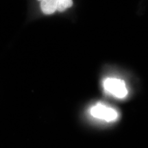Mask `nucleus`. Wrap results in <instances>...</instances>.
Segmentation results:
<instances>
[{"label": "nucleus", "instance_id": "1", "mask_svg": "<svg viewBox=\"0 0 148 148\" xmlns=\"http://www.w3.org/2000/svg\"><path fill=\"white\" fill-rule=\"evenodd\" d=\"M103 86L106 92L119 99L126 97L128 92L124 81L114 77L105 79L103 82Z\"/></svg>", "mask_w": 148, "mask_h": 148}, {"label": "nucleus", "instance_id": "5", "mask_svg": "<svg viewBox=\"0 0 148 148\" xmlns=\"http://www.w3.org/2000/svg\"><path fill=\"white\" fill-rule=\"evenodd\" d=\"M38 1H40V2H41V1H44V0H38Z\"/></svg>", "mask_w": 148, "mask_h": 148}, {"label": "nucleus", "instance_id": "3", "mask_svg": "<svg viewBox=\"0 0 148 148\" xmlns=\"http://www.w3.org/2000/svg\"><path fill=\"white\" fill-rule=\"evenodd\" d=\"M58 0H44L40 2V9L45 14H53L58 8Z\"/></svg>", "mask_w": 148, "mask_h": 148}, {"label": "nucleus", "instance_id": "2", "mask_svg": "<svg viewBox=\"0 0 148 148\" xmlns=\"http://www.w3.org/2000/svg\"><path fill=\"white\" fill-rule=\"evenodd\" d=\"M90 112L93 117L104 120L108 122L115 121L119 116L117 111L115 109L100 103H97L95 106H92L90 108Z\"/></svg>", "mask_w": 148, "mask_h": 148}, {"label": "nucleus", "instance_id": "4", "mask_svg": "<svg viewBox=\"0 0 148 148\" xmlns=\"http://www.w3.org/2000/svg\"><path fill=\"white\" fill-rule=\"evenodd\" d=\"M73 5V0H58L57 10L63 12L67 8H71Z\"/></svg>", "mask_w": 148, "mask_h": 148}]
</instances>
